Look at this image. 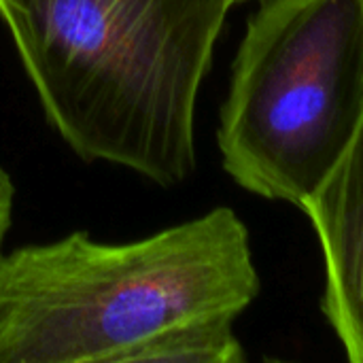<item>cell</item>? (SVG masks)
I'll use <instances>...</instances> for the list:
<instances>
[{"mask_svg":"<svg viewBox=\"0 0 363 363\" xmlns=\"http://www.w3.org/2000/svg\"><path fill=\"white\" fill-rule=\"evenodd\" d=\"M234 0H0L47 123L83 162L164 189L196 170V106Z\"/></svg>","mask_w":363,"mask_h":363,"instance_id":"cell-1","label":"cell"},{"mask_svg":"<svg viewBox=\"0 0 363 363\" xmlns=\"http://www.w3.org/2000/svg\"><path fill=\"white\" fill-rule=\"evenodd\" d=\"M247 359L232 319L185 323L143 342L128 363H242Z\"/></svg>","mask_w":363,"mask_h":363,"instance_id":"cell-5","label":"cell"},{"mask_svg":"<svg viewBox=\"0 0 363 363\" xmlns=\"http://www.w3.org/2000/svg\"><path fill=\"white\" fill-rule=\"evenodd\" d=\"M321 242V308L349 362L363 363V119L340 162L302 208Z\"/></svg>","mask_w":363,"mask_h":363,"instance_id":"cell-4","label":"cell"},{"mask_svg":"<svg viewBox=\"0 0 363 363\" xmlns=\"http://www.w3.org/2000/svg\"><path fill=\"white\" fill-rule=\"evenodd\" d=\"M363 119V0H264L219 113L223 170L304 208Z\"/></svg>","mask_w":363,"mask_h":363,"instance_id":"cell-3","label":"cell"},{"mask_svg":"<svg viewBox=\"0 0 363 363\" xmlns=\"http://www.w3.org/2000/svg\"><path fill=\"white\" fill-rule=\"evenodd\" d=\"M234 2H236V4H240V2H247V0H234Z\"/></svg>","mask_w":363,"mask_h":363,"instance_id":"cell-7","label":"cell"},{"mask_svg":"<svg viewBox=\"0 0 363 363\" xmlns=\"http://www.w3.org/2000/svg\"><path fill=\"white\" fill-rule=\"evenodd\" d=\"M15 202H17V185L11 172L0 164V257L4 253V242L13 225Z\"/></svg>","mask_w":363,"mask_h":363,"instance_id":"cell-6","label":"cell"},{"mask_svg":"<svg viewBox=\"0 0 363 363\" xmlns=\"http://www.w3.org/2000/svg\"><path fill=\"white\" fill-rule=\"evenodd\" d=\"M259 287L228 206L130 242L77 230L23 245L0 257V363H128L166 330L236 321Z\"/></svg>","mask_w":363,"mask_h":363,"instance_id":"cell-2","label":"cell"}]
</instances>
